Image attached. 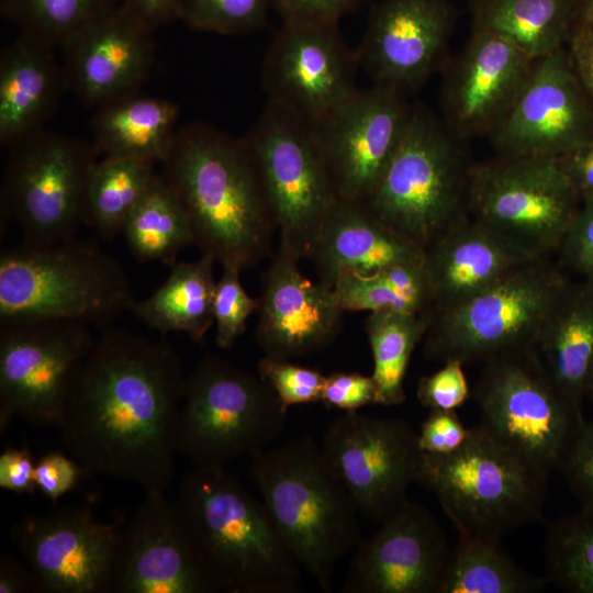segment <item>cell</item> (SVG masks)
I'll use <instances>...</instances> for the list:
<instances>
[{
  "instance_id": "1",
  "label": "cell",
  "mask_w": 593,
  "mask_h": 593,
  "mask_svg": "<svg viewBox=\"0 0 593 593\" xmlns=\"http://www.w3.org/2000/svg\"><path fill=\"white\" fill-rule=\"evenodd\" d=\"M99 331L64 403L61 443L86 473L165 491L178 455L181 359L164 340L113 325Z\"/></svg>"
},
{
  "instance_id": "2",
  "label": "cell",
  "mask_w": 593,
  "mask_h": 593,
  "mask_svg": "<svg viewBox=\"0 0 593 593\" xmlns=\"http://www.w3.org/2000/svg\"><path fill=\"white\" fill-rule=\"evenodd\" d=\"M160 165L201 254L239 271L271 255L277 228L243 138L189 123L178 128Z\"/></svg>"
},
{
  "instance_id": "3",
  "label": "cell",
  "mask_w": 593,
  "mask_h": 593,
  "mask_svg": "<svg viewBox=\"0 0 593 593\" xmlns=\"http://www.w3.org/2000/svg\"><path fill=\"white\" fill-rule=\"evenodd\" d=\"M176 502L215 592L299 591L302 569L264 503L224 467H193Z\"/></svg>"
},
{
  "instance_id": "4",
  "label": "cell",
  "mask_w": 593,
  "mask_h": 593,
  "mask_svg": "<svg viewBox=\"0 0 593 593\" xmlns=\"http://www.w3.org/2000/svg\"><path fill=\"white\" fill-rule=\"evenodd\" d=\"M249 477L282 541L328 592L337 563L360 542V515L311 436L250 456Z\"/></svg>"
},
{
  "instance_id": "5",
  "label": "cell",
  "mask_w": 593,
  "mask_h": 593,
  "mask_svg": "<svg viewBox=\"0 0 593 593\" xmlns=\"http://www.w3.org/2000/svg\"><path fill=\"white\" fill-rule=\"evenodd\" d=\"M135 301L121 264L93 242H22L1 251L0 325L66 321L100 329Z\"/></svg>"
},
{
  "instance_id": "6",
  "label": "cell",
  "mask_w": 593,
  "mask_h": 593,
  "mask_svg": "<svg viewBox=\"0 0 593 593\" xmlns=\"http://www.w3.org/2000/svg\"><path fill=\"white\" fill-rule=\"evenodd\" d=\"M548 475L479 423L458 450L424 452L417 482L436 495L458 535L500 541L541 519Z\"/></svg>"
},
{
  "instance_id": "7",
  "label": "cell",
  "mask_w": 593,
  "mask_h": 593,
  "mask_svg": "<svg viewBox=\"0 0 593 593\" xmlns=\"http://www.w3.org/2000/svg\"><path fill=\"white\" fill-rule=\"evenodd\" d=\"M460 142L426 107L413 104L400 146L365 202L385 225L424 250L470 217L473 164Z\"/></svg>"
},
{
  "instance_id": "8",
  "label": "cell",
  "mask_w": 593,
  "mask_h": 593,
  "mask_svg": "<svg viewBox=\"0 0 593 593\" xmlns=\"http://www.w3.org/2000/svg\"><path fill=\"white\" fill-rule=\"evenodd\" d=\"M571 280L552 257L523 265L468 301L433 315L423 339L426 357L484 363L526 354Z\"/></svg>"
},
{
  "instance_id": "9",
  "label": "cell",
  "mask_w": 593,
  "mask_h": 593,
  "mask_svg": "<svg viewBox=\"0 0 593 593\" xmlns=\"http://www.w3.org/2000/svg\"><path fill=\"white\" fill-rule=\"evenodd\" d=\"M176 448L193 467H224L266 449L287 423V410L259 374L208 355L186 379Z\"/></svg>"
},
{
  "instance_id": "10",
  "label": "cell",
  "mask_w": 593,
  "mask_h": 593,
  "mask_svg": "<svg viewBox=\"0 0 593 593\" xmlns=\"http://www.w3.org/2000/svg\"><path fill=\"white\" fill-rule=\"evenodd\" d=\"M581 202L557 158L496 156L470 171V217L533 258L557 255Z\"/></svg>"
},
{
  "instance_id": "11",
  "label": "cell",
  "mask_w": 593,
  "mask_h": 593,
  "mask_svg": "<svg viewBox=\"0 0 593 593\" xmlns=\"http://www.w3.org/2000/svg\"><path fill=\"white\" fill-rule=\"evenodd\" d=\"M242 138L276 224L278 249L296 261L309 258L337 200L317 155L310 123L267 100Z\"/></svg>"
},
{
  "instance_id": "12",
  "label": "cell",
  "mask_w": 593,
  "mask_h": 593,
  "mask_svg": "<svg viewBox=\"0 0 593 593\" xmlns=\"http://www.w3.org/2000/svg\"><path fill=\"white\" fill-rule=\"evenodd\" d=\"M9 149L1 216L20 226L27 244H53L76 236L83 225L88 179L101 157L94 144L42 128Z\"/></svg>"
},
{
  "instance_id": "13",
  "label": "cell",
  "mask_w": 593,
  "mask_h": 593,
  "mask_svg": "<svg viewBox=\"0 0 593 593\" xmlns=\"http://www.w3.org/2000/svg\"><path fill=\"white\" fill-rule=\"evenodd\" d=\"M412 110L407 96L372 85L309 122L337 200L369 199L400 146Z\"/></svg>"
},
{
  "instance_id": "14",
  "label": "cell",
  "mask_w": 593,
  "mask_h": 593,
  "mask_svg": "<svg viewBox=\"0 0 593 593\" xmlns=\"http://www.w3.org/2000/svg\"><path fill=\"white\" fill-rule=\"evenodd\" d=\"M320 446L359 514L379 523L409 501L424 454L405 421L358 411L333 419Z\"/></svg>"
},
{
  "instance_id": "15",
  "label": "cell",
  "mask_w": 593,
  "mask_h": 593,
  "mask_svg": "<svg viewBox=\"0 0 593 593\" xmlns=\"http://www.w3.org/2000/svg\"><path fill=\"white\" fill-rule=\"evenodd\" d=\"M96 337L81 323L0 325V433L15 417L57 426L71 382Z\"/></svg>"
},
{
  "instance_id": "16",
  "label": "cell",
  "mask_w": 593,
  "mask_h": 593,
  "mask_svg": "<svg viewBox=\"0 0 593 593\" xmlns=\"http://www.w3.org/2000/svg\"><path fill=\"white\" fill-rule=\"evenodd\" d=\"M474 399L480 424L549 473L558 469L583 417L560 398L527 354L484 362Z\"/></svg>"
},
{
  "instance_id": "17",
  "label": "cell",
  "mask_w": 593,
  "mask_h": 593,
  "mask_svg": "<svg viewBox=\"0 0 593 593\" xmlns=\"http://www.w3.org/2000/svg\"><path fill=\"white\" fill-rule=\"evenodd\" d=\"M126 518L94 519L88 505L29 515L10 530L13 546L34 573L40 593L112 592L121 530Z\"/></svg>"
},
{
  "instance_id": "18",
  "label": "cell",
  "mask_w": 593,
  "mask_h": 593,
  "mask_svg": "<svg viewBox=\"0 0 593 593\" xmlns=\"http://www.w3.org/2000/svg\"><path fill=\"white\" fill-rule=\"evenodd\" d=\"M357 67L338 22L286 19L266 52L261 82L268 100L313 122L357 89Z\"/></svg>"
},
{
  "instance_id": "19",
  "label": "cell",
  "mask_w": 593,
  "mask_h": 593,
  "mask_svg": "<svg viewBox=\"0 0 593 593\" xmlns=\"http://www.w3.org/2000/svg\"><path fill=\"white\" fill-rule=\"evenodd\" d=\"M593 139V107L567 45L537 59L513 107L490 135L496 156L558 158Z\"/></svg>"
},
{
  "instance_id": "20",
  "label": "cell",
  "mask_w": 593,
  "mask_h": 593,
  "mask_svg": "<svg viewBox=\"0 0 593 593\" xmlns=\"http://www.w3.org/2000/svg\"><path fill=\"white\" fill-rule=\"evenodd\" d=\"M452 26L448 0H382L370 11L358 65L373 85L409 96L446 63Z\"/></svg>"
},
{
  "instance_id": "21",
  "label": "cell",
  "mask_w": 593,
  "mask_h": 593,
  "mask_svg": "<svg viewBox=\"0 0 593 593\" xmlns=\"http://www.w3.org/2000/svg\"><path fill=\"white\" fill-rule=\"evenodd\" d=\"M353 551L344 591L438 593L452 547L423 505L405 502Z\"/></svg>"
},
{
  "instance_id": "22",
  "label": "cell",
  "mask_w": 593,
  "mask_h": 593,
  "mask_svg": "<svg viewBox=\"0 0 593 593\" xmlns=\"http://www.w3.org/2000/svg\"><path fill=\"white\" fill-rule=\"evenodd\" d=\"M535 63L507 40L472 30L460 53L444 64L441 121L460 141L490 137L513 107Z\"/></svg>"
},
{
  "instance_id": "23",
  "label": "cell",
  "mask_w": 593,
  "mask_h": 593,
  "mask_svg": "<svg viewBox=\"0 0 593 593\" xmlns=\"http://www.w3.org/2000/svg\"><path fill=\"white\" fill-rule=\"evenodd\" d=\"M164 492L145 491L144 500L125 521L112 592H215L197 556L177 502L167 499Z\"/></svg>"
},
{
  "instance_id": "24",
  "label": "cell",
  "mask_w": 593,
  "mask_h": 593,
  "mask_svg": "<svg viewBox=\"0 0 593 593\" xmlns=\"http://www.w3.org/2000/svg\"><path fill=\"white\" fill-rule=\"evenodd\" d=\"M154 31L121 3L60 45L68 91L97 109L139 92L155 59Z\"/></svg>"
},
{
  "instance_id": "25",
  "label": "cell",
  "mask_w": 593,
  "mask_h": 593,
  "mask_svg": "<svg viewBox=\"0 0 593 593\" xmlns=\"http://www.w3.org/2000/svg\"><path fill=\"white\" fill-rule=\"evenodd\" d=\"M298 262L277 249L262 273L255 338L265 356L302 357L340 333L345 311L334 290L304 277Z\"/></svg>"
},
{
  "instance_id": "26",
  "label": "cell",
  "mask_w": 593,
  "mask_h": 593,
  "mask_svg": "<svg viewBox=\"0 0 593 593\" xmlns=\"http://www.w3.org/2000/svg\"><path fill=\"white\" fill-rule=\"evenodd\" d=\"M534 259L469 217L424 250L432 316L468 301Z\"/></svg>"
},
{
  "instance_id": "27",
  "label": "cell",
  "mask_w": 593,
  "mask_h": 593,
  "mask_svg": "<svg viewBox=\"0 0 593 593\" xmlns=\"http://www.w3.org/2000/svg\"><path fill=\"white\" fill-rule=\"evenodd\" d=\"M320 283L333 289L346 272L374 273L424 264V249L379 220L365 203L336 200L309 257Z\"/></svg>"
},
{
  "instance_id": "28",
  "label": "cell",
  "mask_w": 593,
  "mask_h": 593,
  "mask_svg": "<svg viewBox=\"0 0 593 593\" xmlns=\"http://www.w3.org/2000/svg\"><path fill=\"white\" fill-rule=\"evenodd\" d=\"M55 48L21 34L0 55V143L11 147L44 128L67 89Z\"/></svg>"
},
{
  "instance_id": "29",
  "label": "cell",
  "mask_w": 593,
  "mask_h": 593,
  "mask_svg": "<svg viewBox=\"0 0 593 593\" xmlns=\"http://www.w3.org/2000/svg\"><path fill=\"white\" fill-rule=\"evenodd\" d=\"M526 354L560 398L582 414L593 367V282L571 280Z\"/></svg>"
},
{
  "instance_id": "30",
  "label": "cell",
  "mask_w": 593,
  "mask_h": 593,
  "mask_svg": "<svg viewBox=\"0 0 593 593\" xmlns=\"http://www.w3.org/2000/svg\"><path fill=\"white\" fill-rule=\"evenodd\" d=\"M178 116L172 101L135 92L94 109L92 143L101 157L161 164L179 128Z\"/></svg>"
},
{
  "instance_id": "31",
  "label": "cell",
  "mask_w": 593,
  "mask_h": 593,
  "mask_svg": "<svg viewBox=\"0 0 593 593\" xmlns=\"http://www.w3.org/2000/svg\"><path fill=\"white\" fill-rule=\"evenodd\" d=\"M215 262L203 254L194 261H177L165 282L148 298L136 300L131 312L163 335L184 333L201 342L214 324Z\"/></svg>"
},
{
  "instance_id": "32",
  "label": "cell",
  "mask_w": 593,
  "mask_h": 593,
  "mask_svg": "<svg viewBox=\"0 0 593 593\" xmlns=\"http://www.w3.org/2000/svg\"><path fill=\"white\" fill-rule=\"evenodd\" d=\"M472 30L499 35L533 59L567 45L573 0H471Z\"/></svg>"
},
{
  "instance_id": "33",
  "label": "cell",
  "mask_w": 593,
  "mask_h": 593,
  "mask_svg": "<svg viewBox=\"0 0 593 593\" xmlns=\"http://www.w3.org/2000/svg\"><path fill=\"white\" fill-rule=\"evenodd\" d=\"M122 234L139 262L159 261L171 267L180 250L194 245L188 214L160 174L130 213Z\"/></svg>"
},
{
  "instance_id": "34",
  "label": "cell",
  "mask_w": 593,
  "mask_h": 593,
  "mask_svg": "<svg viewBox=\"0 0 593 593\" xmlns=\"http://www.w3.org/2000/svg\"><path fill=\"white\" fill-rule=\"evenodd\" d=\"M155 165L135 158L100 157L88 179L82 224L105 239L122 233L130 213L157 175Z\"/></svg>"
},
{
  "instance_id": "35",
  "label": "cell",
  "mask_w": 593,
  "mask_h": 593,
  "mask_svg": "<svg viewBox=\"0 0 593 593\" xmlns=\"http://www.w3.org/2000/svg\"><path fill=\"white\" fill-rule=\"evenodd\" d=\"M546 582L522 569L500 541L458 535L438 593H534Z\"/></svg>"
},
{
  "instance_id": "36",
  "label": "cell",
  "mask_w": 593,
  "mask_h": 593,
  "mask_svg": "<svg viewBox=\"0 0 593 593\" xmlns=\"http://www.w3.org/2000/svg\"><path fill=\"white\" fill-rule=\"evenodd\" d=\"M333 290L346 311L433 314L428 280L422 265H395L370 275H340Z\"/></svg>"
},
{
  "instance_id": "37",
  "label": "cell",
  "mask_w": 593,
  "mask_h": 593,
  "mask_svg": "<svg viewBox=\"0 0 593 593\" xmlns=\"http://www.w3.org/2000/svg\"><path fill=\"white\" fill-rule=\"evenodd\" d=\"M429 318L402 312H373L365 321L372 353V378L379 404L392 406L405 401L404 379L416 346L424 339Z\"/></svg>"
},
{
  "instance_id": "38",
  "label": "cell",
  "mask_w": 593,
  "mask_h": 593,
  "mask_svg": "<svg viewBox=\"0 0 593 593\" xmlns=\"http://www.w3.org/2000/svg\"><path fill=\"white\" fill-rule=\"evenodd\" d=\"M546 581L573 593H593V512L579 511L547 526Z\"/></svg>"
},
{
  "instance_id": "39",
  "label": "cell",
  "mask_w": 593,
  "mask_h": 593,
  "mask_svg": "<svg viewBox=\"0 0 593 593\" xmlns=\"http://www.w3.org/2000/svg\"><path fill=\"white\" fill-rule=\"evenodd\" d=\"M118 4L120 0H1V11L18 25L21 34L60 47Z\"/></svg>"
},
{
  "instance_id": "40",
  "label": "cell",
  "mask_w": 593,
  "mask_h": 593,
  "mask_svg": "<svg viewBox=\"0 0 593 593\" xmlns=\"http://www.w3.org/2000/svg\"><path fill=\"white\" fill-rule=\"evenodd\" d=\"M270 5L272 0H182L179 21L202 32L245 34L264 26Z\"/></svg>"
},
{
  "instance_id": "41",
  "label": "cell",
  "mask_w": 593,
  "mask_h": 593,
  "mask_svg": "<svg viewBox=\"0 0 593 593\" xmlns=\"http://www.w3.org/2000/svg\"><path fill=\"white\" fill-rule=\"evenodd\" d=\"M239 271L233 267H223V273L216 281L213 299L215 342L222 349H230L246 331L247 318L257 311L258 301L244 289Z\"/></svg>"
},
{
  "instance_id": "42",
  "label": "cell",
  "mask_w": 593,
  "mask_h": 593,
  "mask_svg": "<svg viewBox=\"0 0 593 593\" xmlns=\"http://www.w3.org/2000/svg\"><path fill=\"white\" fill-rule=\"evenodd\" d=\"M257 371L287 411L292 405L321 401L326 376L317 370L265 356Z\"/></svg>"
},
{
  "instance_id": "43",
  "label": "cell",
  "mask_w": 593,
  "mask_h": 593,
  "mask_svg": "<svg viewBox=\"0 0 593 593\" xmlns=\"http://www.w3.org/2000/svg\"><path fill=\"white\" fill-rule=\"evenodd\" d=\"M580 508L593 512V419H579L558 469Z\"/></svg>"
},
{
  "instance_id": "44",
  "label": "cell",
  "mask_w": 593,
  "mask_h": 593,
  "mask_svg": "<svg viewBox=\"0 0 593 593\" xmlns=\"http://www.w3.org/2000/svg\"><path fill=\"white\" fill-rule=\"evenodd\" d=\"M557 255L568 272L593 282V193L582 199Z\"/></svg>"
},
{
  "instance_id": "45",
  "label": "cell",
  "mask_w": 593,
  "mask_h": 593,
  "mask_svg": "<svg viewBox=\"0 0 593 593\" xmlns=\"http://www.w3.org/2000/svg\"><path fill=\"white\" fill-rule=\"evenodd\" d=\"M463 362L450 359L436 372L423 377L417 385L419 403L429 410H452L466 403L470 396Z\"/></svg>"
},
{
  "instance_id": "46",
  "label": "cell",
  "mask_w": 593,
  "mask_h": 593,
  "mask_svg": "<svg viewBox=\"0 0 593 593\" xmlns=\"http://www.w3.org/2000/svg\"><path fill=\"white\" fill-rule=\"evenodd\" d=\"M321 402L345 412L379 404V391L372 376L358 372H334L326 376Z\"/></svg>"
},
{
  "instance_id": "47",
  "label": "cell",
  "mask_w": 593,
  "mask_h": 593,
  "mask_svg": "<svg viewBox=\"0 0 593 593\" xmlns=\"http://www.w3.org/2000/svg\"><path fill=\"white\" fill-rule=\"evenodd\" d=\"M469 433L456 411L430 410L418 432V444L426 454L448 455L466 443Z\"/></svg>"
},
{
  "instance_id": "48",
  "label": "cell",
  "mask_w": 593,
  "mask_h": 593,
  "mask_svg": "<svg viewBox=\"0 0 593 593\" xmlns=\"http://www.w3.org/2000/svg\"><path fill=\"white\" fill-rule=\"evenodd\" d=\"M85 473L82 467L71 456L51 451L36 462L35 483L41 493L56 502L71 491Z\"/></svg>"
},
{
  "instance_id": "49",
  "label": "cell",
  "mask_w": 593,
  "mask_h": 593,
  "mask_svg": "<svg viewBox=\"0 0 593 593\" xmlns=\"http://www.w3.org/2000/svg\"><path fill=\"white\" fill-rule=\"evenodd\" d=\"M35 466L31 452L25 448H7L0 455V488L18 494H33Z\"/></svg>"
},
{
  "instance_id": "50",
  "label": "cell",
  "mask_w": 593,
  "mask_h": 593,
  "mask_svg": "<svg viewBox=\"0 0 593 593\" xmlns=\"http://www.w3.org/2000/svg\"><path fill=\"white\" fill-rule=\"evenodd\" d=\"M361 0H272L282 19L338 22Z\"/></svg>"
},
{
  "instance_id": "51",
  "label": "cell",
  "mask_w": 593,
  "mask_h": 593,
  "mask_svg": "<svg viewBox=\"0 0 593 593\" xmlns=\"http://www.w3.org/2000/svg\"><path fill=\"white\" fill-rule=\"evenodd\" d=\"M567 48L577 76L593 107V26L574 21Z\"/></svg>"
},
{
  "instance_id": "52",
  "label": "cell",
  "mask_w": 593,
  "mask_h": 593,
  "mask_svg": "<svg viewBox=\"0 0 593 593\" xmlns=\"http://www.w3.org/2000/svg\"><path fill=\"white\" fill-rule=\"evenodd\" d=\"M557 159L581 199L593 193V139Z\"/></svg>"
},
{
  "instance_id": "53",
  "label": "cell",
  "mask_w": 593,
  "mask_h": 593,
  "mask_svg": "<svg viewBox=\"0 0 593 593\" xmlns=\"http://www.w3.org/2000/svg\"><path fill=\"white\" fill-rule=\"evenodd\" d=\"M182 0H120V3L156 30L180 19Z\"/></svg>"
},
{
  "instance_id": "54",
  "label": "cell",
  "mask_w": 593,
  "mask_h": 593,
  "mask_svg": "<svg viewBox=\"0 0 593 593\" xmlns=\"http://www.w3.org/2000/svg\"><path fill=\"white\" fill-rule=\"evenodd\" d=\"M0 593H40V589L27 564L3 555L0 559Z\"/></svg>"
},
{
  "instance_id": "55",
  "label": "cell",
  "mask_w": 593,
  "mask_h": 593,
  "mask_svg": "<svg viewBox=\"0 0 593 593\" xmlns=\"http://www.w3.org/2000/svg\"><path fill=\"white\" fill-rule=\"evenodd\" d=\"M574 21L593 26V0H573Z\"/></svg>"
},
{
  "instance_id": "56",
  "label": "cell",
  "mask_w": 593,
  "mask_h": 593,
  "mask_svg": "<svg viewBox=\"0 0 593 593\" xmlns=\"http://www.w3.org/2000/svg\"><path fill=\"white\" fill-rule=\"evenodd\" d=\"M586 398L593 402V367L588 383Z\"/></svg>"
}]
</instances>
